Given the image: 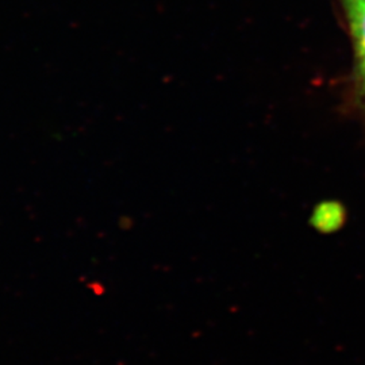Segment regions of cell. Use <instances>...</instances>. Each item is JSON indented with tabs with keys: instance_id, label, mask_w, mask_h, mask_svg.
I'll return each instance as SVG.
<instances>
[{
	"instance_id": "2",
	"label": "cell",
	"mask_w": 365,
	"mask_h": 365,
	"mask_svg": "<svg viewBox=\"0 0 365 365\" xmlns=\"http://www.w3.org/2000/svg\"><path fill=\"white\" fill-rule=\"evenodd\" d=\"M341 221V211L339 206L330 203L319 206L314 214L313 222L319 230H331Z\"/></svg>"
},
{
	"instance_id": "1",
	"label": "cell",
	"mask_w": 365,
	"mask_h": 365,
	"mask_svg": "<svg viewBox=\"0 0 365 365\" xmlns=\"http://www.w3.org/2000/svg\"><path fill=\"white\" fill-rule=\"evenodd\" d=\"M352 37L354 92L365 117V0H339Z\"/></svg>"
}]
</instances>
